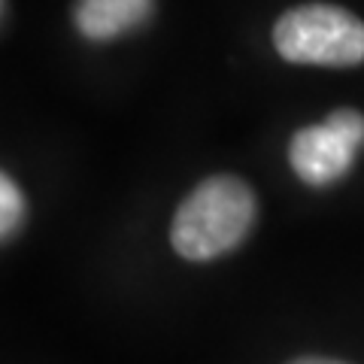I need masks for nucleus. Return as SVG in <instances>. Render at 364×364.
Listing matches in <instances>:
<instances>
[{
    "instance_id": "3",
    "label": "nucleus",
    "mask_w": 364,
    "mask_h": 364,
    "mask_svg": "<svg viewBox=\"0 0 364 364\" xmlns=\"http://www.w3.org/2000/svg\"><path fill=\"white\" fill-rule=\"evenodd\" d=\"M364 143V116L358 109H334L322 124L301 128L289 143V161L306 186H331L349 173Z\"/></svg>"
},
{
    "instance_id": "1",
    "label": "nucleus",
    "mask_w": 364,
    "mask_h": 364,
    "mask_svg": "<svg viewBox=\"0 0 364 364\" xmlns=\"http://www.w3.org/2000/svg\"><path fill=\"white\" fill-rule=\"evenodd\" d=\"M255 215V195L240 176H210L179 203L170 243L188 261H213L246 240Z\"/></svg>"
},
{
    "instance_id": "6",
    "label": "nucleus",
    "mask_w": 364,
    "mask_h": 364,
    "mask_svg": "<svg viewBox=\"0 0 364 364\" xmlns=\"http://www.w3.org/2000/svg\"><path fill=\"white\" fill-rule=\"evenodd\" d=\"M291 364H340V361H328V358H298Z\"/></svg>"
},
{
    "instance_id": "5",
    "label": "nucleus",
    "mask_w": 364,
    "mask_h": 364,
    "mask_svg": "<svg viewBox=\"0 0 364 364\" xmlns=\"http://www.w3.org/2000/svg\"><path fill=\"white\" fill-rule=\"evenodd\" d=\"M21 219H25V198H21L16 182L4 173L0 176V231H4V240L18 231Z\"/></svg>"
},
{
    "instance_id": "4",
    "label": "nucleus",
    "mask_w": 364,
    "mask_h": 364,
    "mask_svg": "<svg viewBox=\"0 0 364 364\" xmlns=\"http://www.w3.org/2000/svg\"><path fill=\"white\" fill-rule=\"evenodd\" d=\"M152 9L155 0H76L73 21L85 40L107 43L140 28Z\"/></svg>"
},
{
    "instance_id": "2",
    "label": "nucleus",
    "mask_w": 364,
    "mask_h": 364,
    "mask_svg": "<svg viewBox=\"0 0 364 364\" xmlns=\"http://www.w3.org/2000/svg\"><path fill=\"white\" fill-rule=\"evenodd\" d=\"M273 49L291 64L352 67L364 61V21L328 4L294 6L273 25Z\"/></svg>"
}]
</instances>
